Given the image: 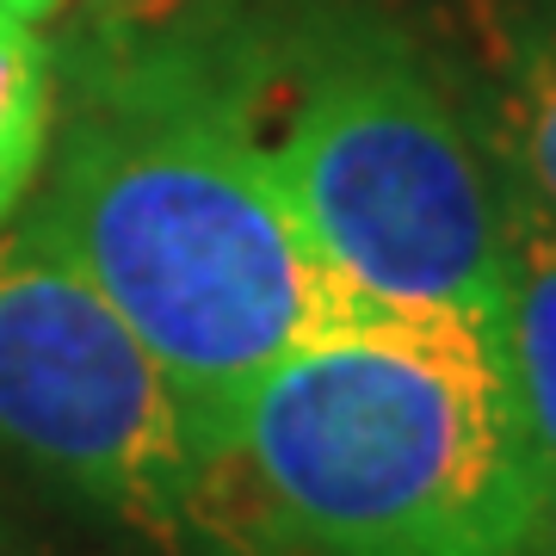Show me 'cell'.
I'll use <instances>...</instances> for the list:
<instances>
[{
    "instance_id": "1",
    "label": "cell",
    "mask_w": 556,
    "mask_h": 556,
    "mask_svg": "<svg viewBox=\"0 0 556 556\" xmlns=\"http://www.w3.org/2000/svg\"><path fill=\"white\" fill-rule=\"evenodd\" d=\"M50 142L31 217L142 334L199 452L229 470L260 378L353 316L266 142V13L192 0L87 31Z\"/></svg>"
},
{
    "instance_id": "2",
    "label": "cell",
    "mask_w": 556,
    "mask_h": 556,
    "mask_svg": "<svg viewBox=\"0 0 556 556\" xmlns=\"http://www.w3.org/2000/svg\"><path fill=\"white\" fill-rule=\"evenodd\" d=\"M223 482L298 556H532L544 501L501 328L477 316L303 340L248 396Z\"/></svg>"
},
{
    "instance_id": "3",
    "label": "cell",
    "mask_w": 556,
    "mask_h": 556,
    "mask_svg": "<svg viewBox=\"0 0 556 556\" xmlns=\"http://www.w3.org/2000/svg\"><path fill=\"white\" fill-rule=\"evenodd\" d=\"M266 142L353 316L501 328L507 174L439 43L378 0L266 13Z\"/></svg>"
},
{
    "instance_id": "4",
    "label": "cell",
    "mask_w": 556,
    "mask_h": 556,
    "mask_svg": "<svg viewBox=\"0 0 556 556\" xmlns=\"http://www.w3.org/2000/svg\"><path fill=\"white\" fill-rule=\"evenodd\" d=\"M0 439L155 538L229 501L161 358L31 211L0 229Z\"/></svg>"
},
{
    "instance_id": "5",
    "label": "cell",
    "mask_w": 556,
    "mask_h": 556,
    "mask_svg": "<svg viewBox=\"0 0 556 556\" xmlns=\"http://www.w3.org/2000/svg\"><path fill=\"white\" fill-rule=\"evenodd\" d=\"M439 56L507 179L556 217V0H445Z\"/></svg>"
},
{
    "instance_id": "6",
    "label": "cell",
    "mask_w": 556,
    "mask_h": 556,
    "mask_svg": "<svg viewBox=\"0 0 556 556\" xmlns=\"http://www.w3.org/2000/svg\"><path fill=\"white\" fill-rule=\"evenodd\" d=\"M501 358H507V383H514L538 477L551 482L556 477V217L519 179H507Z\"/></svg>"
},
{
    "instance_id": "7",
    "label": "cell",
    "mask_w": 556,
    "mask_h": 556,
    "mask_svg": "<svg viewBox=\"0 0 556 556\" xmlns=\"http://www.w3.org/2000/svg\"><path fill=\"white\" fill-rule=\"evenodd\" d=\"M56 130V56L38 25L0 7V229L25 211Z\"/></svg>"
},
{
    "instance_id": "8",
    "label": "cell",
    "mask_w": 556,
    "mask_h": 556,
    "mask_svg": "<svg viewBox=\"0 0 556 556\" xmlns=\"http://www.w3.org/2000/svg\"><path fill=\"white\" fill-rule=\"evenodd\" d=\"M532 556H556V477L544 482V501H538V526H532Z\"/></svg>"
},
{
    "instance_id": "9",
    "label": "cell",
    "mask_w": 556,
    "mask_h": 556,
    "mask_svg": "<svg viewBox=\"0 0 556 556\" xmlns=\"http://www.w3.org/2000/svg\"><path fill=\"white\" fill-rule=\"evenodd\" d=\"M0 7H7V13H20V20H31V25H38V20H50V13H56L62 0H0Z\"/></svg>"
}]
</instances>
